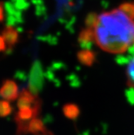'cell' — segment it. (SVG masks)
<instances>
[{
    "instance_id": "1",
    "label": "cell",
    "mask_w": 134,
    "mask_h": 135,
    "mask_svg": "<svg viewBox=\"0 0 134 135\" xmlns=\"http://www.w3.org/2000/svg\"><path fill=\"white\" fill-rule=\"evenodd\" d=\"M93 30L97 45L109 53H124L134 44V20L119 9L98 15Z\"/></svg>"
},
{
    "instance_id": "2",
    "label": "cell",
    "mask_w": 134,
    "mask_h": 135,
    "mask_svg": "<svg viewBox=\"0 0 134 135\" xmlns=\"http://www.w3.org/2000/svg\"><path fill=\"white\" fill-rule=\"evenodd\" d=\"M40 103L33 106L20 108L16 115V122L18 124V133H27V126L33 119L38 117L40 111Z\"/></svg>"
},
{
    "instance_id": "3",
    "label": "cell",
    "mask_w": 134,
    "mask_h": 135,
    "mask_svg": "<svg viewBox=\"0 0 134 135\" xmlns=\"http://www.w3.org/2000/svg\"><path fill=\"white\" fill-rule=\"evenodd\" d=\"M18 87L12 80H5L0 87V97L7 101H12L18 97Z\"/></svg>"
},
{
    "instance_id": "4",
    "label": "cell",
    "mask_w": 134,
    "mask_h": 135,
    "mask_svg": "<svg viewBox=\"0 0 134 135\" xmlns=\"http://www.w3.org/2000/svg\"><path fill=\"white\" fill-rule=\"evenodd\" d=\"M40 101L39 99L31 93L28 89H23L18 95V108L29 107V106H33L37 104H39Z\"/></svg>"
},
{
    "instance_id": "5",
    "label": "cell",
    "mask_w": 134,
    "mask_h": 135,
    "mask_svg": "<svg viewBox=\"0 0 134 135\" xmlns=\"http://www.w3.org/2000/svg\"><path fill=\"white\" fill-rule=\"evenodd\" d=\"M2 37L4 38L6 47L12 48L18 41V33L13 26L7 25L3 31Z\"/></svg>"
},
{
    "instance_id": "6",
    "label": "cell",
    "mask_w": 134,
    "mask_h": 135,
    "mask_svg": "<svg viewBox=\"0 0 134 135\" xmlns=\"http://www.w3.org/2000/svg\"><path fill=\"white\" fill-rule=\"evenodd\" d=\"M77 57H78V61L86 66H91L96 61V54L93 51H90L89 49H84L78 51Z\"/></svg>"
},
{
    "instance_id": "7",
    "label": "cell",
    "mask_w": 134,
    "mask_h": 135,
    "mask_svg": "<svg viewBox=\"0 0 134 135\" xmlns=\"http://www.w3.org/2000/svg\"><path fill=\"white\" fill-rule=\"evenodd\" d=\"M44 135L49 134V132L46 131L44 124L38 118H35L27 126V133H40Z\"/></svg>"
},
{
    "instance_id": "8",
    "label": "cell",
    "mask_w": 134,
    "mask_h": 135,
    "mask_svg": "<svg viewBox=\"0 0 134 135\" xmlns=\"http://www.w3.org/2000/svg\"><path fill=\"white\" fill-rule=\"evenodd\" d=\"M93 41H95V35H94V30L92 28L86 27L79 34L78 42L80 43L81 45H83V46L87 47Z\"/></svg>"
},
{
    "instance_id": "9",
    "label": "cell",
    "mask_w": 134,
    "mask_h": 135,
    "mask_svg": "<svg viewBox=\"0 0 134 135\" xmlns=\"http://www.w3.org/2000/svg\"><path fill=\"white\" fill-rule=\"evenodd\" d=\"M63 113L68 119H76L79 115L80 110L78 106L75 104H67L63 107Z\"/></svg>"
},
{
    "instance_id": "10",
    "label": "cell",
    "mask_w": 134,
    "mask_h": 135,
    "mask_svg": "<svg viewBox=\"0 0 134 135\" xmlns=\"http://www.w3.org/2000/svg\"><path fill=\"white\" fill-rule=\"evenodd\" d=\"M126 77H127V84L130 87L134 89V59L129 63L126 69Z\"/></svg>"
},
{
    "instance_id": "11",
    "label": "cell",
    "mask_w": 134,
    "mask_h": 135,
    "mask_svg": "<svg viewBox=\"0 0 134 135\" xmlns=\"http://www.w3.org/2000/svg\"><path fill=\"white\" fill-rule=\"evenodd\" d=\"M12 112V107L7 100H0V117H6Z\"/></svg>"
},
{
    "instance_id": "12",
    "label": "cell",
    "mask_w": 134,
    "mask_h": 135,
    "mask_svg": "<svg viewBox=\"0 0 134 135\" xmlns=\"http://www.w3.org/2000/svg\"><path fill=\"white\" fill-rule=\"evenodd\" d=\"M131 18L134 19V4L133 3H124L118 8Z\"/></svg>"
},
{
    "instance_id": "13",
    "label": "cell",
    "mask_w": 134,
    "mask_h": 135,
    "mask_svg": "<svg viewBox=\"0 0 134 135\" xmlns=\"http://www.w3.org/2000/svg\"><path fill=\"white\" fill-rule=\"evenodd\" d=\"M97 19H98V16L95 13H90L87 16L86 19H85V25H86V26L88 28H92L93 29L97 23Z\"/></svg>"
},
{
    "instance_id": "14",
    "label": "cell",
    "mask_w": 134,
    "mask_h": 135,
    "mask_svg": "<svg viewBox=\"0 0 134 135\" xmlns=\"http://www.w3.org/2000/svg\"><path fill=\"white\" fill-rule=\"evenodd\" d=\"M6 49V44L4 38L2 36H0V51H4Z\"/></svg>"
},
{
    "instance_id": "15",
    "label": "cell",
    "mask_w": 134,
    "mask_h": 135,
    "mask_svg": "<svg viewBox=\"0 0 134 135\" xmlns=\"http://www.w3.org/2000/svg\"><path fill=\"white\" fill-rule=\"evenodd\" d=\"M4 8H3V4L0 3V22L3 21V19H4Z\"/></svg>"
},
{
    "instance_id": "16",
    "label": "cell",
    "mask_w": 134,
    "mask_h": 135,
    "mask_svg": "<svg viewBox=\"0 0 134 135\" xmlns=\"http://www.w3.org/2000/svg\"><path fill=\"white\" fill-rule=\"evenodd\" d=\"M39 135H44V134H39Z\"/></svg>"
}]
</instances>
